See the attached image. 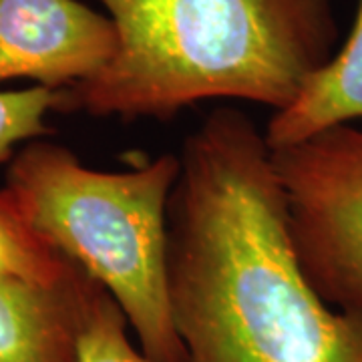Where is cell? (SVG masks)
I'll use <instances>...</instances> for the list:
<instances>
[{"label":"cell","instance_id":"6da1fadb","mask_svg":"<svg viewBox=\"0 0 362 362\" xmlns=\"http://www.w3.org/2000/svg\"><path fill=\"white\" fill-rule=\"evenodd\" d=\"M180 161L169 296L185 362H362V306H330L304 278L252 117L211 111Z\"/></svg>","mask_w":362,"mask_h":362},{"label":"cell","instance_id":"7a4b0ae2","mask_svg":"<svg viewBox=\"0 0 362 362\" xmlns=\"http://www.w3.org/2000/svg\"><path fill=\"white\" fill-rule=\"evenodd\" d=\"M117 51L65 89V111L169 121L235 99L282 111L337 49L330 0H95Z\"/></svg>","mask_w":362,"mask_h":362},{"label":"cell","instance_id":"3957f363","mask_svg":"<svg viewBox=\"0 0 362 362\" xmlns=\"http://www.w3.org/2000/svg\"><path fill=\"white\" fill-rule=\"evenodd\" d=\"M180 169L175 153L95 169L40 137L14 153L4 180L26 220L113 296L156 362H185L169 296V202Z\"/></svg>","mask_w":362,"mask_h":362},{"label":"cell","instance_id":"277c9868","mask_svg":"<svg viewBox=\"0 0 362 362\" xmlns=\"http://www.w3.org/2000/svg\"><path fill=\"white\" fill-rule=\"evenodd\" d=\"M300 270L330 306H362V127L272 149Z\"/></svg>","mask_w":362,"mask_h":362},{"label":"cell","instance_id":"5b68a950","mask_svg":"<svg viewBox=\"0 0 362 362\" xmlns=\"http://www.w3.org/2000/svg\"><path fill=\"white\" fill-rule=\"evenodd\" d=\"M115 51L113 21L81 0H0V83L71 89Z\"/></svg>","mask_w":362,"mask_h":362},{"label":"cell","instance_id":"8992f818","mask_svg":"<svg viewBox=\"0 0 362 362\" xmlns=\"http://www.w3.org/2000/svg\"><path fill=\"white\" fill-rule=\"evenodd\" d=\"M97 282L83 270L59 284L0 278V362H77Z\"/></svg>","mask_w":362,"mask_h":362},{"label":"cell","instance_id":"52a82bcc","mask_svg":"<svg viewBox=\"0 0 362 362\" xmlns=\"http://www.w3.org/2000/svg\"><path fill=\"white\" fill-rule=\"evenodd\" d=\"M362 119V0L349 39L316 71L296 99L268 121L270 149L304 141L316 133Z\"/></svg>","mask_w":362,"mask_h":362},{"label":"cell","instance_id":"ba28073f","mask_svg":"<svg viewBox=\"0 0 362 362\" xmlns=\"http://www.w3.org/2000/svg\"><path fill=\"white\" fill-rule=\"evenodd\" d=\"M77 270L81 268L26 220L11 192L0 187V278L59 284Z\"/></svg>","mask_w":362,"mask_h":362},{"label":"cell","instance_id":"9c48e42d","mask_svg":"<svg viewBox=\"0 0 362 362\" xmlns=\"http://www.w3.org/2000/svg\"><path fill=\"white\" fill-rule=\"evenodd\" d=\"M131 334L123 310L99 284L90 294L78 332L77 362H156Z\"/></svg>","mask_w":362,"mask_h":362},{"label":"cell","instance_id":"30bf717a","mask_svg":"<svg viewBox=\"0 0 362 362\" xmlns=\"http://www.w3.org/2000/svg\"><path fill=\"white\" fill-rule=\"evenodd\" d=\"M65 89L54 90L40 85L26 89L0 90V165L8 163L14 153L51 129L47 119L51 113L65 111Z\"/></svg>","mask_w":362,"mask_h":362}]
</instances>
